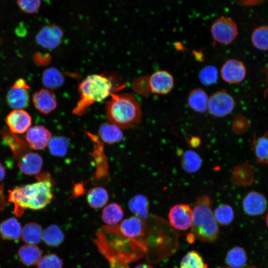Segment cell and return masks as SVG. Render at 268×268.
I'll return each instance as SVG.
<instances>
[{"label": "cell", "mask_w": 268, "mask_h": 268, "mask_svg": "<svg viewBox=\"0 0 268 268\" xmlns=\"http://www.w3.org/2000/svg\"><path fill=\"white\" fill-rule=\"evenodd\" d=\"M35 177L37 182L16 186L8 191V200L14 204L17 215H21L26 209H43L53 198V184L50 173H40Z\"/></svg>", "instance_id": "6da1fadb"}, {"label": "cell", "mask_w": 268, "mask_h": 268, "mask_svg": "<svg viewBox=\"0 0 268 268\" xmlns=\"http://www.w3.org/2000/svg\"><path fill=\"white\" fill-rule=\"evenodd\" d=\"M106 105L109 122L120 129L135 127L141 118L140 105L132 94H112Z\"/></svg>", "instance_id": "7a4b0ae2"}, {"label": "cell", "mask_w": 268, "mask_h": 268, "mask_svg": "<svg viewBox=\"0 0 268 268\" xmlns=\"http://www.w3.org/2000/svg\"><path fill=\"white\" fill-rule=\"evenodd\" d=\"M211 206L210 198L203 195L197 198L192 209V233L198 239L205 242L215 241L219 235L217 222Z\"/></svg>", "instance_id": "3957f363"}, {"label": "cell", "mask_w": 268, "mask_h": 268, "mask_svg": "<svg viewBox=\"0 0 268 268\" xmlns=\"http://www.w3.org/2000/svg\"><path fill=\"white\" fill-rule=\"evenodd\" d=\"M113 89V83L107 77L101 74L88 76L79 85L80 99L72 113L78 116L83 115L90 105L111 95Z\"/></svg>", "instance_id": "277c9868"}, {"label": "cell", "mask_w": 268, "mask_h": 268, "mask_svg": "<svg viewBox=\"0 0 268 268\" xmlns=\"http://www.w3.org/2000/svg\"><path fill=\"white\" fill-rule=\"evenodd\" d=\"M210 33L215 43L228 45L232 43L238 35L236 23L231 18L221 16L211 24Z\"/></svg>", "instance_id": "5b68a950"}, {"label": "cell", "mask_w": 268, "mask_h": 268, "mask_svg": "<svg viewBox=\"0 0 268 268\" xmlns=\"http://www.w3.org/2000/svg\"><path fill=\"white\" fill-rule=\"evenodd\" d=\"M233 97L225 90L212 94L208 99L207 111L216 117H224L231 114L235 107Z\"/></svg>", "instance_id": "8992f818"}, {"label": "cell", "mask_w": 268, "mask_h": 268, "mask_svg": "<svg viewBox=\"0 0 268 268\" xmlns=\"http://www.w3.org/2000/svg\"><path fill=\"white\" fill-rule=\"evenodd\" d=\"M29 86L23 78L15 81L9 89L6 101L8 105L14 109H23L29 105Z\"/></svg>", "instance_id": "52a82bcc"}, {"label": "cell", "mask_w": 268, "mask_h": 268, "mask_svg": "<svg viewBox=\"0 0 268 268\" xmlns=\"http://www.w3.org/2000/svg\"><path fill=\"white\" fill-rule=\"evenodd\" d=\"M63 37V29L53 23L43 26L37 33L35 39L37 43L41 47L53 49L61 44Z\"/></svg>", "instance_id": "ba28073f"}, {"label": "cell", "mask_w": 268, "mask_h": 268, "mask_svg": "<svg viewBox=\"0 0 268 268\" xmlns=\"http://www.w3.org/2000/svg\"><path fill=\"white\" fill-rule=\"evenodd\" d=\"M192 209L186 204L174 205L168 213V219L171 226L180 230L188 229L192 226Z\"/></svg>", "instance_id": "9c48e42d"}, {"label": "cell", "mask_w": 268, "mask_h": 268, "mask_svg": "<svg viewBox=\"0 0 268 268\" xmlns=\"http://www.w3.org/2000/svg\"><path fill=\"white\" fill-rule=\"evenodd\" d=\"M246 72V66L242 61L235 59H230L222 66L220 75L226 82L237 84L245 79Z\"/></svg>", "instance_id": "30bf717a"}, {"label": "cell", "mask_w": 268, "mask_h": 268, "mask_svg": "<svg viewBox=\"0 0 268 268\" xmlns=\"http://www.w3.org/2000/svg\"><path fill=\"white\" fill-rule=\"evenodd\" d=\"M148 85L151 91L158 94H167L173 89L174 79L172 75L165 70L154 72L148 79Z\"/></svg>", "instance_id": "8fae6325"}, {"label": "cell", "mask_w": 268, "mask_h": 268, "mask_svg": "<svg viewBox=\"0 0 268 268\" xmlns=\"http://www.w3.org/2000/svg\"><path fill=\"white\" fill-rule=\"evenodd\" d=\"M116 225L124 236L133 239H140L146 231V220L134 215L125 219L119 225Z\"/></svg>", "instance_id": "7c38bea8"}, {"label": "cell", "mask_w": 268, "mask_h": 268, "mask_svg": "<svg viewBox=\"0 0 268 268\" xmlns=\"http://www.w3.org/2000/svg\"><path fill=\"white\" fill-rule=\"evenodd\" d=\"M268 201L262 193L251 191L243 198L242 206L245 213L252 216L263 214L268 207Z\"/></svg>", "instance_id": "4fadbf2b"}, {"label": "cell", "mask_w": 268, "mask_h": 268, "mask_svg": "<svg viewBox=\"0 0 268 268\" xmlns=\"http://www.w3.org/2000/svg\"><path fill=\"white\" fill-rule=\"evenodd\" d=\"M8 129L14 134H23L30 128L32 119L30 114L23 109H14L6 116Z\"/></svg>", "instance_id": "5bb4252c"}, {"label": "cell", "mask_w": 268, "mask_h": 268, "mask_svg": "<svg viewBox=\"0 0 268 268\" xmlns=\"http://www.w3.org/2000/svg\"><path fill=\"white\" fill-rule=\"evenodd\" d=\"M52 138L51 133L43 126L37 125L27 131L25 139L33 149L42 150L49 144Z\"/></svg>", "instance_id": "9a60e30c"}, {"label": "cell", "mask_w": 268, "mask_h": 268, "mask_svg": "<svg viewBox=\"0 0 268 268\" xmlns=\"http://www.w3.org/2000/svg\"><path fill=\"white\" fill-rule=\"evenodd\" d=\"M32 101L36 109L40 113L48 114L57 106V101L54 92L50 89L42 88L35 92Z\"/></svg>", "instance_id": "2e32d148"}, {"label": "cell", "mask_w": 268, "mask_h": 268, "mask_svg": "<svg viewBox=\"0 0 268 268\" xmlns=\"http://www.w3.org/2000/svg\"><path fill=\"white\" fill-rule=\"evenodd\" d=\"M255 175V166L247 161L234 167L231 175V182L237 186H250L254 181Z\"/></svg>", "instance_id": "e0dca14e"}, {"label": "cell", "mask_w": 268, "mask_h": 268, "mask_svg": "<svg viewBox=\"0 0 268 268\" xmlns=\"http://www.w3.org/2000/svg\"><path fill=\"white\" fill-rule=\"evenodd\" d=\"M43 162V159L40 155L34 152H27L19 158L17 164L23 173L36 176L41 173Z\"/></svg>", "instance_id": "ac0fdd59"}, {"label": "cell", "mask_w": 268, "mask_h": 268, "mask_svg": "<svg viewBox=\"0 0 268 268\" xmlns=\"http://www.w3.org/2000/svg\"><path fill=\"white\" fill-rule=\"evenodd\" d=\"M251 149L257 162L268 166V132L259 136L254 134Z\"/></svg>", "instance_id": "d6986e66"}, {"label": "cell", "mask_w": 268, "mask_h": 268, "mask_svg": "<svg viewBox=\"0 0 268 268\" xmlns=\"http://www.w3.org/2000/svg\"><path fill=\"white\" fill-rule=\"evenodd\" d=\"M208 99L205 91L201 87H197L190 92L187 103L190 108L195 112L203 113L207 110Z\"/></svg>", "instance_id": "ffe728a7"}, {"label": "cell", "mask_w": 268, "mask_h": 268, "mask_svg": "<svg viewBox=\"0 0 268 268\" xmlns=\"http://www.w3.org/2000/svg\"><path fill=\"white\" fill-rule=\"evenodd\" d=\"M1 138L5 144L11 149L13 155L19 158L24 154L27 148L26 143L9 130L5 129L0 132Z\"/></svg>", "instance_id": "44dd1931"}, {"label": "cell", "mask_w": 268, "mask_h": 268, "mask_svg": "<svg viewBox=\"0 0 268 268\" xmlns=\"http://www.w3.org/2000/svg\"><path fill=\"white\" fill-rule=\"evenodd\" d=\"M98 133L102 140L109 144L119 142L123 138L121 129L111 123L102 124L99 127Z\"/></svg>", "instance_id": "7402d4cb"}, {"label": "cell", "mask_w": 268, "mask_h": 268, "mask_svg": "<svg viewBox=\"0 0 268 268\" xmlns=\"http://www.w3.org/2000/svg\"><path fill=\"white\" fill-rule=\"evenodd\" d=\"M42 83L48 89H56L63 85L64 77L61 71L55 67L45 69L42 75Z\"/></svg>", "instance_id": "603a6c76"}, {"label": "cell", "mask_w": 268, "mask_h": 268, "mask_svg": "<svg viewBox=\"0 0 268 268\" xmlns=\"http://www.w3.org/2000/svg\"><path fill=\"white\" fill-rule=\"evenodd\" d=\"M22 229L20 224L14 217L7 219L0 224V234L5 239H18L21 236Z\"/></svg>", "instance_id": "cb8c5ba5"}, {"label": "cell", "mask_w": 268, "mask_h": 268, "mask_svg": "<svg viewBox=\"0 0 268 268\" xmlns=\"http://www.w3.org/2000/svg\"><path fill=\"white\" fill-rule=\"evenodd\" d=\"M124 216L123 210L119 204L112 202L105 206L102 210V220L109 226H114L120 221Z\"/></svg>", "instance_id": "d4e9b609"}, {"label": "cell", "mask_w": 268, "mask_h": 268, "mask_svg": "<svg viewBox=\"0 0 268 268\" xmlns=\"http://www.w3.org/2000/svg\"><path fill=\"white\" fill-rule=\"evenodd\" d=\"M109 196L107 191L101 187H96L87 193L86 200L88 204L93 208L98 209L107 202Z\"/></svg>", "instance_id": "484cf974"}, {"label": "cell", "mask_w": 268, "mask_h": 268, "mask_svg": "<svg viewBox=\"0 0 268 268\" xmlns=\"http://www.w3.org/2000/svg\"><path fill=\"white\" fill-rule=\"evenodd\" d=\"M21 236L25 242L35 245L40 243L43 238L42 227L35 222L28 223L22 229Z\"/></svg>", "instance_id": "4316f807"}, {"label": "cell", "mask_w": 268, "mask_h": 268, "mask_svg": "<svg viewBox=\"0 0 268 268\" xmlns=\"http://www.w3.org/2000/svg\"><path fill=\"white\" fill-rule=\"evenodd\" d=\"M131 211L140 218L146 220L149 217V202L147 198L142 195L134 197L129 201Z\"/></svg>", "instance_id": "83f0119b"}, {"label": "cell", "mask_w": 268, "mask_h": 268, "mask_svg": "<svg viewBox=\"0 0 268 268\" xmlns=\"http://www.w3.org/2000/svg\"><path fill=\"white\" fill-rule=\"evenodd\" d=\"M20 259L27 266L37 264L41 258V252L35 245L27 244L21 247L18 251Z\"/></svg>", "instance_id": "f1b7e54d"}, {"label": "cell", "mask_w": 268, "mask_h": 268, "mask_svg": "<svg viewBox=\"0 0 268 268\" xmlns=\"http://www.w3.org/2000/svg\"><path fill=\"white\" fill-rule=\"evenodd\" d=\"M225 261L232 268H241L247 261L246 251L240 246L234 247L227 252Z\"/></svg>", "instance_id": "f546056e"}, {"label": "cell", "mask_w": 268, "mask_h": 268, "mask_svg": "<svg viewBox=\"0 0 268 268\" xmlns=\"http://www.w3.org/2000/svg\"><path fill=\"white\" fill-rule=\"evenodd\" d=\"M183 168L189 173H194L201 167L202 163L199 155L193 150H187L184 152L181 159Z\"/></svg>", "instance_id": "4dcf8cb0"}, {"label": "cell", "mask_w": 268, "mask_h": 268, "mask_svg": "<svg viewBox=\"0 0 268 268\" xmlns=\"http://www.w3.org/2000/svg\"><path fill=\"white\" fill-rule=\"evenodd\" d=\"M251 40L253 45L262 51L268 50V25L256 28L252 33Z\"/></svg>", "instance_id": "1f68e13d"}, {"label": "cell", "mask_w": 268, "mask_h": 268, "mask_svg": "<svg viewBox=\"0 0 268 268\" xmlns=\"http://www.w3.org/2000/svg\"><path fill=\"white\" fill-rule=\"evenodd\" d=\"M43 239L48 245L57 247L64 240V235L61 229L55 224L49 226L43 233Z\"/></svg>", "instance_id": "d6a6232c"}, {"label": "cell", "mask_w": 268, "mask_h": 268, "mask_svg": "<svg viewBox=\"0 0 268 268\" xmlns=\"http://www.w3.org/2000/svg\"><path fill=\"white\" fill-rule=\"evenodd\" d=\"M179 268H208V266L199 253L193 250L184 256Z\"/></svg>", "instance_id": "836d02e7"}, {"label": "cell", "mask_w": 268, "mask_h": 268, "mask_svg": "<svg viewBox=\"0 0 268 268\" xmlns=\"http://www.w3.org/2000/svg\"><path fill=\"white\" fill-rule=\"evenodd\" d=\"M214 215L217 223L222 225H228L234 219V212L229 204H221L214 210Z\"/></svg>", "instance_id": "e575fe53"}, {"label": "cell", "mask_w": 268, "mask_h": 268, "mask_svg": "<svg viewBox=\"0 0 268 268\" xmlns=\"http://www.w3.org/2000/svg\"><path fill=\"white\" fill-rule=\"evenodd\" d=\"M48 145L52 154L63 156L67 152L68 143L67 139L63 136H55L51 138Z\"/></svg>", "instance_id": "d590c367"}, {"label": "cell", "mask_w": 268, "mask_h": 268, "mask_svg": "<svg viewBox=\"0 0 268 268\" xmlns=\"http://www.w3.org/2000/svg\"><path fill=\"white\" fill-rule=\"evenodd\" d=\"M199 79L205 86H210L215 83L218 79V70L212 65L204 67L199 72Z\"/></svg>", "instance_id": "8d00e7d4"}, {"label": "cell", "mask_w": 268, "mask_h": 268, "mask_svg": "<svg viewBox=\"0 0 268 268\" xmlns=\"http://www.w3.org/2000/svg\"><path fill=\"white\" fill-rule=\"evenodd\" d=\"M37 268H62V260L55 254H50L41 258L37 263Z\"/></svg>", "instance_id": "74e56055"}, {"label": "cell", "mask_w": 268, "mask_h": 268, "mask_svg": "<svg viewBox=\"0 0 268 268\" xmlns=\"http://www.w3.org/2000/svg\"><path fill=\"white\" fill-rule=\"evenodd\" d=\"M19 8L27 14L37 12L41 5V0H16Z\"/></svg>", "instance_id": "f35d334b"}, {"label": "cell", "mask_w": 268, "mask_h": 268, "mask_svg": "<svg viewBox=\"0 0 268 268\" xmlns=\"http://www.w3.org/2000/svg\"><path fill=\"white\" fill-rule=\"evenodd\" d=\"M249 127V124L246 120L242 117H238L234 121L233 130L237 134L245 132Z\"/></svg>", "instance_id": "ab89813d"}, {"label": "cell", "mask_w": 268, "mask_h": 268, "mask_svg": "<svg viewBox=\"0 0 268 268\" xmlns=\"http://www.w3.org/2000/svg\"><path fill=\"white\" fill-rule=\"evenodd\" d=\"M239 5L253 6L261 4L265 0H234Z\"/></svg>", "instance_id": "60d3db41"}, {"label": "cell", "mask_w": 268, "mask_h": 268, "mask_svg": "<svg viewBox=\"0 0 268 268\" xmlns=\"http://www.w3.org/2000/svg\"><path fill=\"white\" fill-rule=\"evenodd\" d=\"M189 141L190 145L194 147L198 146L201 142L200 138L197 136L192 137Z\"/></svg>", "instance_id": "b9f144b4"}, {"label": "cell", "mask_w": 268, "mask_h": 268, "mask_svg": "<svg viewBox=\"0 0 268 268\" xmlns=\"http://www.w3.org/2000/svg\"><path fill=\"white\" fill-rule=\"evenodd\" d=\"M5 176V171L3 165L0 163V182H3Z\"/></svg>", "instance_id": "7bdbcfd3"}, {"label": "cell", "mask_w": 268, "mask_h": 268, "mask_svg": "<svg viewBox=\"0 0 268 268\" xmlns=\"http://www.w3.org/2000/svg\"><path fill=\"white\" fill-rule=\"evenodd\" d=\"M195 236L193 233L188 234L187 236V240L190 243H193L194 241Z\"/></svg>", "instance_id": "ee69618b"}, {"label": "cell", "mask_w": 268, "mask_h": 268, "mask_svg": "<svg viewBox=\"0 0 268 268\" xmlns=\"http://www.w3.org/2000/svg\"><path fill=\"white\" fill-rule=\"evenodd\" d=\"M134 268H153V267L149 265L140 264L135 266Z\"/></svg>", "instance_id": "f6af8a7d"}, {"label": "cell", "mask_w": 268, "mask_h": 268, "mask_svg": "<svg viewBox=\"0 0 268 268\" xmlns=\"http://www.w3.org/2000/svg\"><path fill=\"white\" fill-rule=\"evenodd\" d=\"M266 225L268 228V212L266 215Z\"/></svg>", "instance_id": "bcb514c9"}, {"label": "cell", "mask_w": 268, "mask_h": 268, "mask_svg": "<svg viewBox=\"0 0 268 268\" xmlns=\"http://www.w3.org/2000/svg\"><path fill=\"white\" fill-rule=\"evenodd\" d=\"M245 268H259L257 267H256L255 266H254V265H251V266H249Z\"/></svg>", "instance_id": "7dc6e473"}, {"label": "cell", "mask_w": 268, "mask_h": 268, "mask_svg": "<svg viewBox=\"0 0 268 268\" xmlns=\"http://www.w3.org/2000/svg\"><path fill=\"white\" fill-rule=\"evenodd\" d=\"M229 268L223 267V268Z\"/></svg>", "instance_id": "c3c4849f"}]
</instances>
